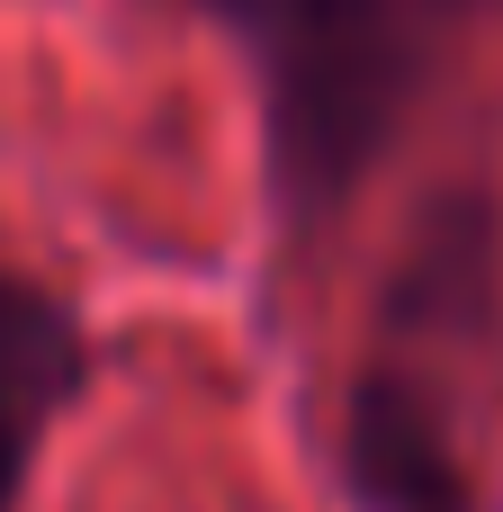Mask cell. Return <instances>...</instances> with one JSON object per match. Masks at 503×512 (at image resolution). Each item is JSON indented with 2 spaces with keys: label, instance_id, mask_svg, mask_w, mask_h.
<instances>
[{
  "label": "cell",
  "instance_id": "2",
  "mask_svg": "<svg viewBox=\"0 0 503 512\" xmlns=\"http://www.w3.org/2000/svg\"><path fill=\"white\" fill-rule=\"evenodd\" d=\"M486 324H495V216L450 207L414 243L387 297V333L351 387L342 468H351L360 512H477L459 396L477 387Z\"/></svg>",
  "mask_w": 503,
  "mask_h": 512
},
{
  "label": "cell",
  "instance_id": "1",
  "mask_svg": "<svg viewBox=\"0 0 503 512\" xmlns=\"http://www.w3.org/2000/svg\"><path fill=\"white\" fill-rule=\"evenodd\" d=\"M261 99L270 198L288 234H324L333 207L387 162L432 81L503 18V0H198Z\"/></svg>",
  "mask_w": 503,
  "mask_h": 512
},
{
  "label": "cell",
  "instance_id": "3",
  "mask_svg": "<svg viewBox=\"0 0 503 512\" xmlns=\"http://www.w3.org/2000/svg\"><path fill=\"white\" fill-rule=\"evenodd\" d=\"M81 324L54 288L0 270V512H18L45 432L63 423V405L81 396Z\"/></svg>",
  "mask_w": 503,
  "mask_h": 512
}]
</instances>
